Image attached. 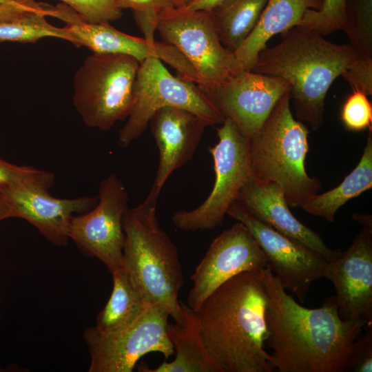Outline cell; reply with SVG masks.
<instances>
[{
    "mask_svg": "<svg viewBox=\"0 0 372 372\" xmlns=\"http://www.w3.org/2000/svg\"><path fill=\"white\" fill-rule=\"evenodd\" d=\"M265 343L279 372H344L354 340L368 323L345 320L335 296L315 309L304 307L287 293L267 266Z\"/></svg>",
    "mask_w": 372,
    "mask_h": 372,
    "instance_id": "obj_1",
    "label": "cell"
},
{
    "mask_svg": "<svg viewBox=\"0 0 372 372\" xmlns=\"http://www.w3.org/2000/svg\"><path fill=\"white\" fill-rule=\"evenodd\" d=\"M263 270L240 273L195 310L209 355L222 372H272L267 336Z\"/></svg>",
    "mask_w": 372,
    "mask_h": 372,
    "instance_id": "obj_2",
    "label": "cell"
},
{
    "mask_svg": "<svg viewBox=\"0 0 372 372\" xmlns=\"http://www.w3.org/2000/svg\"><path fill=\"white\" fill-rule=\"evenodd\" d=\"M282 34L279 43L260 52L251 70L285 80L296 118L317 130L324 124L329 87L362 55L350 43H331L315 30L296 26Z\"/></svg>",
    "mask_w": 372,
    "mask_h": 372,
    "instance_id": "obj_3",
    "label": "cell"
},
{
    "mask_svg": "<svg viewBox=\"0 0 372 372\" xmlns=\"http://www.w3.org/2000/svg\"><path fill=\"white\" fill-rule=\"evenodd\" d=\"M158 200L148 196L123 217L124 269L138 296L148 304L163 308L182 325L183 312L178 293L184 285L176 245L161 228Z\"/></svg>",
    "mask_w": 372,
    "mask_h": 372,
    "instance_id": "obj_4",
    "label": "cell"
},
{
    "mask_svg": "<svg viewBox=\"0 0 372 372\" xmlns=\"http://www.w3.org/2000/svg\"><path fill=\"white\" fill-rule=\"evenodd\" d=\"M290 102L288 91L250 139L249 154L253 177L278 185L289 206L296 208L318 194L322 185L306 172L309 131L294 118Z\"/></svg>",
    "mask_w": 372,
    "mask_h": 372,
    "instance_id": "obj_5",
    "label": "cell"
},
{
    "mask_svg": "<svg viewBox=\"0 0 372 372\" xmlns=\"http://www.w3.org/2000/svg\"><path fill=\"white\" fill-rule=\"evenodd\" d=\"M140 62L122 54L93 53L74 76V106L89 127L108 131L127 118Z\"/></svg>",
    "mask_w": 372,
    "mask_h": 372,
    "instance_id": "obj_6",
    "label": "cell"
},
{
    "mask_svg": "<svg viewBox=\"0 0 372 372\" xmlns=\"http://www.w3.org/2000/svg\"><path fill=\"white\" fill-rule=\"evenodd\" d=\"M167 106L188 110L209 125L222 124L225 118L194 83L172 75L163 61L150 56L140 63L134 86L133 104L118 134V144L130 145L146 130L152 116Z\"/></svg>",
    "mask_w": 372,
    "mask_h": 372,
    "instance_id": "obj_7",
    "label": "cell"
},
{
    "mask_svg": "<svg viewBox=\"0 0 372 372\" xmlns=\"http://www.w3.org/2000/svg\"><path fill=\"white\" fill-rule=\"evenodd\" d=\"M217 129L218 143L208 150L214 161L215 181L207 198L192 210H178L172 217L183 231L211 229L223 225L242 186L253 177L250 139L229 118Z\"/></svg>",
    "mask_w": 372,
    "mask_h": 372,
    "instance_id": "obj_8",
    "label": "cell"
},
{
    "mask_svg": "<svg viewBox=\"0 0 372 372\" xmlns=\"http://www.w3.org/2000/svg\"><path fill=\"white\" fill-rule=\"evenodd\" d=\"M156 30L163 42L176 48L191 64L205 94L237 72L235 56L221 43L209 10L165 9Z\"/></svg>",
    "mask_w": 372,
    "mask_h": 372,
    "instance_id": "obj_9",
    "label": "cell"
},
{
    "mask_svg": "<svg viewBox=\"0 0 372 372\" xmlns=\"http://www.w3.org/2000/svg\"><path fill=\"white\" fill-rule=\"evenodd\" d=\"M169 314L160 305L150 304L129 327L103 333L91 327L83 338L90 355L89 372H132L140 358L157 352L167 360L174 354L167 327Z\"/></svg>",
    "mask_w": 372,
    "mask_h": 372,
    "instance_id": "obj_10",
    "label": "cell"
},
{
    "mask_svg": "<svg viewBox=\"0 0 372 372\" xmlns=\"http://www.w3.org/2000/svg\"><path fill=\"white\" fill-rule=\"evenodd\" d=\"M97 196L92 209L72 217L70 238L112 273L124 267L123 217L129 195L123 181L112 174L101 181Z\"/></svg>",
    "mask_w": 372,
    "mask_h": 372,
    "instance_id": "obj_11",
    "label": "cell"
},
{
    "mask_svg": "<svg viewBox=\"0 0 372 372\" xmlns=\"http://www.w3.org/2000/svg\"><path fill=\"white\" fill-rule=\"evenodd\" d=\"M227 214L247 227L280 285L303 303L312 283L323 277L327 261L307 245L260 220L237 200Z\"/></svg>",
    "mask_w": 372,
    "mask_h": 372,
    "instance_id": "obj_12",
    "label": "cell"
},
{
    "mask_svg": "<svg viewBox=\"0 0 372 372\" xmlns=\"http://www.w3.org/2000/svg\"><path fill=\"white\" fill-rule=\"evenodd\" d=\"M362 229L351 246L327 262L323 277L333 284L342 320L372 321L371 216L353 214Z\"/></svg>",
    "mask_w": 372,
    "mask_h": 372,
    "instance_id": "obj_13",
    "label": "cell"
},
{
    "mask_svg": "<svg viewBox=\"0 0 372 372\" xmlns=\"http://www.w3.org/2000/svg\"><path fill=\"white\" fill-rule=\"evenodd\" d=\"M267 266L266 256L247 227L240 222L223 231L210 244L191 276L193 287L187 305L196 310L217 287L247 271Z\"/></svg>",
    "mask_w": 372,
    "mask_h": 372,
    "instance_id": "obj_14",
    "label": "cell"
},
{
    "mask_svg": "<svg viewBox=\"0 0 372 372\" xmlns=\"http://www.w3.org/2000/svg\"><path fill=\"white\" fill-rule=\"evenodd\" d=\"M289 90V83L280 77L242 70L205 94L225 118L231 120L251 139Z\"/></svg>",
    "mask_w": 372,
    "mask_h": 372,
    "instance_id": "obj_15",
    "label": "cell"
},
{
    "mask_svg": "<svg viewBox=\"0 0 372 372\" xmlns=\"http://www.w3.org/2000/svg\"><path fill=\"white\" fill-rule=\"evenodd\" d=\"M49 189L32 185H21L4 191L14 218L27 220L49 241L59 246L68 243L74 214L92 209L98 196L59 198L49 194Z\"/></svg>",
    "mask_w": 372,
    "mask_h": 372,
    "instance_id": "obj_16",
    "label": "cell"
},
{
    "mask_svg": "<svg viewBox=\"0 0 372 372\" xmlns=\"http://www.w3.org/2000/svg\"><path fill=\"white\" fill-rule=\"evenodd\" d=\"M149 125L159 156L154 182L147 196L158 200L173 172L192 158L209 125L194 113L172 106L156 111Z\"/></svg>",
    "mask_w": 372,
    "mask_h": 372,
    "instance_id": "obj_17",
    "label": "cell"
},
{
    "mask_svg": "<svg viewBox=\"0 0 372 372\" xmlns=\"http://www.w3.org/2000/svg\"><path fill=\"white\" fill-rule=\"evenodd\" d=\"M53 17L65 23L68 41L78 48L86 47L93 53L126 54L140 63L150 56L166 62L172 56V47L163 41L127 34L107 23L87 21L64 3L54 6Z\"/></svg>",
    "mask_w": 372,
    "mask_h": 372,
    "instance_id": "obj_18",
    "label": "cell"
},
{
    "mask_svg": "<svg viewBox=\"0 0 372 372\" xmlns=\"http://www.w3.org/2000/svg\"><path fill=\"white\" fill-rule=\"evenodd\" d=\"M237 201L260 220L307 245L327 262L340 251L327 246L319 234L293 216L282 189L273 183L251 177L241 188Z\"/></svg>",
    "mask_w": 372,
    "mask_h": 372,
    "instance_id": "obj_19",
    "label": "cell"
},
{
    "mask_svg": "<svg viewBox=\"0 0 372 372\" xmlns=\"http://www.w3.org/2000/svg\"><path fill=\"white\" fill-rule=\"evenodd\" d=\"M322 1L268 0L256 26L234 53L237 72L251 70L269 39L300 25L305 12L319 10Z\"/></svg>",
    "mask_w": 372,
    "mask_h": 372,
    "instance_id": "obj_20",
    "label": "cell"
},
{
    "mask_svg": "<svg viewBox=\"0 0 372 372\" xmlns=\"http://www.w3.org/2000/svg\"><path fill=\"white\" fill-rule=\"evenodd\" d=\"M184 321L182 325L168 323L167 332L175 358L164 361L154 369L141 366L143 372H222L207 351L194 310L180 300Z\"/></svg>",
    "mask_w": 372,
    "mask_h": 372,
    "instance_id": "obj_21",
    "label": "cell"
},
{
    "mask_svg": "<svg viewBox=\"0 0 372 372\" xmlns=\"http://www.w3.org/2000/svg\"><path fill=\"white\" fill-rule=\"evenodd\" d=\"M372 187V133L369 130L362 157L357 166L335 188L317 194L301 208L307 213L333 222L338 210L348 200Z\"/></svg>",
    "mask_w": 372,
    "mask_h": 372,
    "instance_id": "obj_22",
    "label": "cell"
},
{
    "mask_svg": "<svg viewBox=\"0 0 372 372\" xmlns=\"http://www.w3.org/2000/svg\"><path fill=\"white\" fill-rule=\"evenodd\" d=\"M113 288L104 308L96 318V329L103 333L122 331L134 323L150 305L136 293L124 267L112 273Z\"/></svg>",
    "mask_w": 372,
    "mask_h": 372,
    "instance_id": "obj_23",
    "label": "cell"
},
{
    "mask_svg": "<svg viewBox=\"0 0 372 372\" xmlns=\"http://www.w3.org/2000/svg\"><path fill=\"white\" fill-rule=\"evenodd\" d=\"M268 0H224L211 10L223 46L234 53L256 26Z\"/></svg>",
    "mask_w": 372,
    "mask_h": 372,
    "instance_id": "obj_24",
    "label": "cell"
},
{
    "mask_svg": "<svg viewBox=\"0 0 372 372\" xmlns=\"http://www.w3.org/2000/svg\"><path fill=\"white\" fill-rule=\"evenodd\" d=\"M54 6H43L19 14L0 18V43H34L45 37H55L68 41L64 27L52 25L47 17H52Z\"/></svg>",
    "mask_w": 372,
    "mask_h": 372,
    "instance_id": "obj_25",
    "label": "cell"
},
{
    "mask_svg": "<svg viewBox=\"0 0 372 372\" xmlns=\"http://www.w3.org/2000/svg\"><path fill=\"white\" fill-rule=\"evenodd\" d=\"M342 30L363 56L372 58V0H346Z\"/></svg>",
    "mask_w": 372,
    "mask_h": 372,
    "instance_id": "obj_26",
    "label": "cell"
},
{
    "mask_svg": "<svg viewBox=\"0 0 372 372\" xmlns=\"http://www.w3.org/2000/svg\"><path fill=\"white\" fill-rule=\"evenodd\" d=\"M345 2L346 0H323L319 10H308L305 12L298 26L315 30L322 35L342 30Z\"/></svg>",
    "mask_w": 372,
    "mask_h": 372,
    "instance_id": "obj_27",
    "label": "cell"
},
{
    "mask_svg": "<svg viewBox=\"0 0 372 372\" xmlns=\"http://www.w3.org/2000/svg\"><path fill=\"white\" fill-rule=\"evenodd\" d=\"M52 173L30 166L10 163L0 158V191L21 185H32L50 189L54 185Z\"/></svg>",
    "mask_w": 372,
    "mask_h": 372,
    "instance_id": "obj_28",
    "label": "cell"
},
{
    "mask_svg": "<svg viewBox=\"0 0 372 372\" xmlns=\"http://www.w3.org/2000/svg\"><path fill=\"white\" fill-rule=\"evenodd\" d=\"M119 7L132 10L135 21L149 41H154L160 13L174 7L170 0H116Z\"/></svg>",
    "mask_w": 372,
    "mask_h": 372,
    "instance_id": "obj_29",
    "label": "cell"
},
{
    "mask_svg": "<svg viewBox=\"0 0 372 372\" xmlns=\"http://www.w3.org/2000/svg\"><path fill=\"white\" fill-rule=\"evenodd\" d=\"M82 18L92 23H107L119 19L123 10L116 0H60Z\"/></svg>",
    "mask_w": 372,
    "mask_h": 372,
    "instance_id": "obj_30",
    "label": "cell"
},
{
    "mask_svg": "<svg viewBox=\"0 0 372 372\" xmlns=\"http://www.w3.org/2000/svg\"><path fill=\"white\" fill-rule=\"evenodd\" d=\"M341 120L349 130H371L372 106L367 96L360 90H353L343 105Z\"/></svg>",
    "mask_w": 372,
    "mask_h": 372,
    "instance_id": "obj_31",
    "label": "cell"
},
{
    "mask_svg": "<svg viewBox=\"0 0 372 372\" xmlns=\"http://www.w3.org/2000/svg\"><path fill=\"white\" fill-rule=\"evenodd\" d=\"M364 329L352 344L345 371H372V324H366Z\"/></svg>",
    "mask_w": 372,
    "mask_h": 372,
    "instance_id": "obj_32",
    "label": "cell"
},
{
    "mask_svg": "<svg viewBox=\"0 0 372 372\" xmlns=\"http://www.w3.org/2000/svg\"><path fill=\"white\" fill-rule=\"evenodd\" d=\"M349 82L352 90L362 92L367 96L372 94V58L360 56L342 75Z\"/></svg>",
    "mask_w": 372,
    "mask_h": 372,
    "instance_id": "obj_33",
    "label": "cell"
},
{
    "mask_svg": "<svg viewBox=\"0 0 372 372\" xmlns=\"http://www.w3.org/2000/svg\"><path fill=\"white\" fill-rule=\"evenodd\" d=\"M45 3L34 0H12L0 4V18L11 17L21 12L41 8Z\"/></svg>",
    "mask_w": 372,
    "mask_h": 372,
    "instance_id": "obj_34",
    "label": "cell"
},
{
    "mask_svg": "<svg viewBox=\"0 0 372 372\" xmlns=\"http://www.w3.org/2000/svg\"><path fill=\"white\" fill-rule=\"evenodd\" d=\"M224 0H192L185 8L192 10H211Z\"/></svg>",
    "mask_w": 372,
    "mask_h": 372,
    "instance_id": "obj_35",
    "label": "cell"
},
{
    "mask_svg": "<svg viewBox=\"0 0 372 372\" xmlns=\"http://www.w3.org/2000/svg\"><path fill=\"white\" fill-rule=\"evenodd\" d=\"M12 217H14L12 209L5 195L0 191V221Z\"/></svg>",
    "mask_w": 372,
    "mask_h": 372,
    "instance_id": "obj_36",
    "label": "cell"
},
{
    "mask_svg": "<svg viewBox=\"0 0 372 372\" xmlns=\"http://www.w3.org/2000/svg\"><path fill=\"white\" fill-rule=\"evenodd\" d=\"M192 0H170L175 8H182L187 6Z\"/></svg>",
    "mask_w": 372,
    "mask_h": 372,
    "instance_id": "obj_37",
    "label": "cell"
},
{
    "mask_svg": "<svg viewBox=\"0 0 372 372\" xmlns=\"http://www.w3.org/2000/svg\"><path fill=\"white\" fill-rule=\"evenodd\" d=\"M12 0H0V4L1 3H7V2H10Z\"/></svg>",
    "mask_w": 372,
    "mask_h": 372,
    "instance_id": "obj_38",
    "label": "cell"
}]
</instances>
